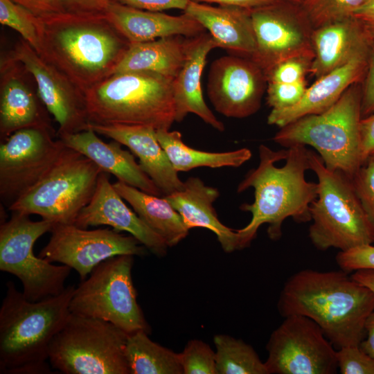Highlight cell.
I'll return each mask as SVG.
<instances>
[{
    "label": "cell",
    "instance_id": "1",
    "mask_svg": "<svg viewBox=\"0 0 374 374\" xmlns=\"http://www.w3.org/2000/svg\"><path fill=\"white\" fill-rule=\"evenodd\" d=\"M37 53L82 93L110 77L130 43L105 13L37 17Z\"/></svg>",
    "mask_w": 374,
    "mask_h": 374
},
{
    "label": "cell",
    "instance_id": "2",
    "mask_svg": "<svg viewBox=\"0 0 374 374\" xmlns=\"http://www.w3.org/2000/svg\"><path fill=\"white\" fill-rule=\"evenodd\" d=\"M258 152V166L247 173L237 188L239 193L249 188L254 190V201L240 207L251 213L249 223L237 230L240 249L249 246L263 224H268L269 238L276 240L282 236L286 218L297 222L310 221V205L318 196V184L305 179L310 169L305 145L274 151L261 144Z\"/></svg>",
    "mask_w": 374,
    "mask_h": 374
},
{
    "label": "cell",
    "instance_id": "3",
    "mask_svg": "<svg viewBox=\"0 0 374 374\" xmlns=\"http://www.w3.org/2000/svg\"><path fill=\"white\" fill-rule=\"evenodd\" d=\"M277 308L283 318L298 314L312 319L337 349L364 339L374 292L341 269H306L285 283Z\"/></svg>",
    "mask_w": 374,
    "mask_h": 374
},
{
    "label": "cell",
    "instance_id": "4",
    "mask_svg": "<svg viewBox=\"0 0 374 374\" xmlns=\"http://www.w3.org/2000/svg\"><path fill=\"white\" fill-rule=\"evenodd\" d=\"M0 308V373H52L46 361L51 341L71 312L75 287L69 285L60 294L33 302L12 281Z\"/></svg>",
    "mask_w": 374,
    "mask_h": 374
},
{
    "label": "cell",
    "instance_id": "5",
    "mask_svg": "<svg viewBox=\"0 0 374 374\" xmlns=\"http://www.w3.org/2000/svg\"><path fill=\"white\" fill-rule=\"evenodd\" d=\"M172 82L151 72L113 74L83 93L89 124L170 130L175 122Z\"/></svg>",
    "mask_w": 374,
    "mask_h": 374
},
{
    "label": "cell",
    "instance_id": "6",
    "mask_svg": "<svg viewBox=\"0 0 374 374\" xmlns=\"http://www.w3.org/2000/svg\"><path fill=\"white\" fill-rule=\"evenodd\" d=\"M361 106L362 88L356 83L325 112L303 116L280 127L273 140L286 148L310 145L328 169L340 171L352 179L363 164Z\"/></svg>",
    "mask_w": 374,
    "mask_h": 374
},
{
    "label": "cell",
    "instance_id": "7",
    "mask_svg": "<svg viewBox=\"0 0 374 374\" xmlns=\"http://www.w3.org/2000/svg\"><path fill=\"white\" fill-rule=\"evenodd\" d=\"M310 170L318 179V196L310 205L312 222L309 238L319 250L346 251L374 244V226L355 193L352 180L343 172L328 169L322 159L309 150Z\"/></svg>",
    "mask_w": 374,
    "mask_h": 374
},
{
    "label": "cell",
    "instance_id": "8",
    "mask_svg": "<svg viewBox=\"0 0 374 374\" xmlns=\"http://www.w3.org/2000/svg\"><path fill=\"white\" fill-rule=\"evenodd\" d=\"M128 335L109 321L71 313L51 343L48 360L65 374H130Z\"/></svg>",
    "mask_w": 374,
    "mask_h": 374
},
{
    "label": "cell",
    "instance_id": "9",
    "mask_svg": "<svg viewBox=\"0 0 374 374\" xmlns=\"http://www.w3.org/2000/svg\"><path fill=\"white\" fill-rule=\"evenodd\" d=\"M103 172L91 159L64 145L51 168L8 210L36 214L55 224H73L91 199Z\"/></svg>",
    "mask_w": 374,
    "mask_h": 374
},
{
    "label": "cell",
    "instance_id": "10",
    "mask_svg": "<svg viewBox=\"0 0 374 374\" xmlns=\"http://www.w3.org/2000/svg\"><path fill=\"white\" fill-rule=\"evenodd\" d=\"M133 256H117L98 265L75 289L71 313L109 321L129 335L150 334L132 281Z\"/></svg>",
    "mask_w": 374,
    "mask_h": 374
},
{
    "label": "cell",
    "instance_id": "11",
    "mask_svg": "<svg viewBox=\"0 0 374 374\" xmlns=\"http://www.w3.org/2000/svg\"><path fill=\"white\" fill-rule=\"evenodd\" d=\"M56 224L42 219L33 221L27 214L12 212L1 222L0 270L18 278L26 299L35 302L60 294L72 268L56 266L33 252L36 240Z\"/></svg>",
    "mask_w": 374,
    "mask_h": 374
},
{
    "label": "cell",
    "instance_id": "12",
    "mask_svg": "<svg viewBox=\"0 0 374 374\" xmlns=\"http://www.w3.org/2000/svg\"><path fill=\"white\" fill-rule=\"evenodd\" d=\"M265 362L269 374H334L336 348L312 319L293 314L272 332Z\"/></svg>",
    "mask_w": 374,
    "mask_h": 374
},
{
    "label": "cell",
    "instance_id": "13",
    "mask_svg": "<svg viewBox=\"0 0 374 374\" xmlns=\"http://www.w3.org/2000/svg\"><path fill=\"white\" fill-rule=\"evenodd\" d=\"M54 131L30 127L12 133L0 145V197L8 208L32 188L64 148Z\"/></svg>",
    "mask_w": 374,
    "mask_h": 374
},
{
    "label": "cell",
    "instance_id": "14",
    "mask_svg": "<svg viewBox=\"0 0 374 374\" xmlns=\"http://www.w3.org/2000/svg\"><path fill=\"white\" fill-rule=\"evenodd\" d=\"M47 244L38 256L75 269L80 280L86 279L100 262L114 256H143L147 249L134 236L108 228L87 230L73 224H56Z\"/></svg>",
    "mask_w": 374,
    "mask_h": 374
},
{
    "label": "cell",
    "instance_id": "15",
    "mask_svg": "<svg viewBox=\"0 0 374 374\" xmlns=\"http://www.w3.org/2000/svg\"><path fill=\"white\" fill-rule=\"evenodd\" d=\"M256 48L249 57L264 73L287 58L314 55L313 28L301 5L276 1L251 10Z\"/></svg>",
    "mask_w": 374,
    "mask_h": 374
},
{
    "label": "cell",
    "instance_id": "16",
    "mask_svg": "<svg viewBox=\"0 0 374 374\" xmlns=\"http://www.w3.org/2000/svg\"><path fill=\"white\" fill-rule=\"evenodd\" d=\"M34 78L38 96L59 125L57 136L89 129L84 93L23 38L10 57Z\"/></svg>",
    "mask_w": 374,
    "mask_h": 374
},
{
    "label": "cell",
    "instance_id": "17",
    "mask_svg": "<svg viewBox=\"0 0 374 374\" xmlns=\"http://www.w3.org/2000/svg\"><path fill=\"white\" fill-rule=\"evenodd\" d=\"M266 88L264 71L249 57L222 56L211 65L207 94L215 109L226 117L256 114Z\"/></svg>",
    "mask_w": 374,
    "mask_h": 374
},
{
    "label": "cell",
    "instance_id": "18",
    "mask_svg": "<svg viewBox=\"0 0 374 374\" xmlns=\"http://www.w3.org/2000/svg\"><path fill=\"white\" fill-rule=\"evenodd\" d=\"M107 174L100 173L91 199L81 210L73 224L82 229L107 225L118 232H127L154 255L164 256L169 247L166 241L127 206Z\"/></svg>",
    "mask_w": 374,
    "mask_h": 374
},
{
    "label": "cell",
    "instance_id": "19",
    "mask_svg": "<svg viewBox=\"0 0 374 374\" xmlns=\"http://www.w3.org/2000/svg\"><path fill=\"white\" fill-rule=\"evenodd\" d=\"M370 46L361 49L346 64L316 79L294 106L271 110L267 123L280 128L303 116L320 114L330 108L350 86L364 78Z\"/></svg>",
    "mask_w": 374,
    "mask_h": 374
},
{
    "label": "cell",
    "instance_id": "20",
    "mask_svg": "<svg viewBox=\"0 0 374 374\" xmlns=\"http://www.w3.org/2000/svg\"><path fill=\"white\" fill-rule=\"evenodd\" d=\"M89 128L127 147L139 159L143 170L167 196L184 188L166 152L158 141L157 130L144 125L89 124Z\"/></svg>",
    "mask_w": 374,
    "mask_h": 374
},
{
    "label": "cell",
    "instance_id": "21",
    "mask_svg": "<svg viewBox=\"0 0 374 374\" xmlns=\"http://www.w3.org/2000/svg\"><path fill=\"white\" fill-rule=\"evenodd\" d=\"M218 46L208 33L187 37L186 57L181 69L173 79L175 121L181 122L190 113L199 116L214 129H225L206 105L201 87L202 75L209 53Z\"/></svg>",
    "mask_w": 374,
    "mask_h": 374
},
{
    "label": "cell",
    "instance_id": "22",
    "mask_svg": "<svg viewBox=\"0 0 374 374\" xmlns=\"http://www.w3.org/2000/svg\"><path fill=\"white\" fill-rule=\"evenodd\" d=\"M58 139L68 148L82 154L103 172L115 176L118 181L157 196L162 193L136 163L134 154L121 148L114 140L103 141L91 128L76 133L66 134Z\"/></svg>",
    "mask_w": 374,
    "mask_h": 374
},
{
    "label": "cell",
    "instance_id": "23",
    "mask_svg": "<svg viewBox=\"0 0 374 374\" xmlns=\"http://www.w3.org/2000/svg\"><path fill=\"white\" fill-rule=\"evenodd\" d=\"M105 15L130 43L144 42L170 36L191 37L205 32L195 19L184 12L170 15L128 6L113 1Z\"/></svg>",
    "mask_w": 374,
    "mask_h": 374
},
{
    "label": "cell",
    "instance_id": "24",
    "mask_svg": "<svg viewBox=\"0 0 374 374\" xmlns=\"http://www.w3.org/2000/svg\"><path fill=\"white\" fill-rule=\"evenodd\" d=\"M184 12L198 21L222 48L250 57L256 48L251 10L190 1Z\"/></svg>",
    "mask_w": 374,
    "mask_h": 374
},
{
    "label": "cell",
    "instance_id": "25",
    "mask_svg": "<svg viewBox=\"0 0 374 374\" xmlns=\"http://www.w3.org/2000/svg\"><path fill=\"white\" fill-rule=\"evenodd\" d=\"M16 64L10 57L1 63V142L12 133L25 128H47L53 131L48 115L35 93L17 75Z\"/></svg>",
    "mask_w": 374,
    "mask_h": 374
},
{
    "label": "cell",
    "instance_id": "26",
    "mask_svg": "<svg viewBox=\"0 0 374 374\" xmlns=\"http://www.w3.org/2000/svg\"><path fill=\"white\" fill-rule=\"evenodd\" d=\"M184 183L182 190L164 197L180 214L186 227L189 230L195 227L209 229L226 253L239 250L237 231L220 222L213 206L220 195L218 190L196 177H189Z\"/></svg>",
    "mask_w": 374,
    "mask_h": 374
},
{
    "label": "cell",
    "instance_id": "27",
    "mask_svg": "<svg viewBox=\"0 0 374 374\" xmlns=\"http://www.w3.org/2000/svg\"><path fill=\"white\" fill-rule=\"evenodd\" d=\"M371 42L353 16L314 28L310 73L316 79L346 64Z\"/></svg>",
    "mask_w": 374,
    "mask_h": 374
},
{
    "label": "cell",
    "instance_id": "28",
    "mask_svg": "<svg viewBox=\"0 0 374 374\" xmlns=\"http://www.w3.org/2000/svg\"><path fill=\"white\" fill-rule=\"evenodd\" d=\"M186 46L182 36L130 43L114 73L145 71L174 79L183 66Z\"/></svg>",
    "mask_w": 374,
    "mask_h": 374
},
{
    "label": "cell",
    "instance_id": "29",
    "mask_svg": "<svg viewBox=\"0 0 374 374\" xmlns=\"http://www.w3.org/2000/svg\"><path fill=\"white\" fill-rule=\"evenodd\" d=\"M113 186L139 217L160 235L168 247L177 245L187 237L189 229L180 214L164 196L147 193L120 181Z\"/></svg>",
    "mask_w": 374,
    "mask_h": 374
},
{
    "label": "cell",
    "instance_id": "30",
    "mask_svg": "<svg viewBox=\"0 0 374 374\" xmlns=\"http://www.w3.org/2000/svg\"><path fill=\"white\" fill-rule=\"evenodd\" d=\"M157 136L177 172H187L199 167L238 168L251 157V150L246 148L224 152L195 150L184 143L178 131L159 130Z\"/></svg>",
    "mask_w": 374,
    "mask_h": 374
},
{
    "label": "cell",
    "instance_id": "31",
    "mask_svg": "<svg viewBox=\"0 0 374 374\" xmlns=\"http://www.w3.org/2000/svg\"><path fill=\"white\" fill-rule=\"evenodd\" d=\"M139 330L128 335L125 356L130 374H183L179 354L152 341Z\"/></svg>",
    "mask_w": 374,
    "mask_h": 374
},
{
    "label": "cell",
    "instance_id": "32",
    "mask_svg": "<svg viewBox=\"0 0 374 374\" xmlns=\"http://www.w3.org/2000/svg\"><path fill=\"white\" fill-rule=\"evenodd\" d=\"M213 343L217 374H269L265 363L242 339L218 334Z\"/></svg>",
    "mask_w": 374,
    "mask_h": 374
},
{
    "label": "cell",
    "instance_id": "33",
    "mask_svg": "<svg viewBox=\"0 0 374 374\" xmlns=\"http://www.w3.org/2000/svg\"><path fill=\"white\" fill-rule=\"evenodd\" d=\"M368 0H305L301 7L313 29L353 15Z\"/></svg>",
    "mask_w": 374,
    "mask_h": 374
},
{
    "label": "cell",
    "instance_id": "34",
    "mask_svg": "<svg viewBox=\"0 0 374 374\" xmlns=\"http://www.w3.org/2000/svg\"><path fill=\"white\" fill-rule=\"evenodd\" d=\"M0 23L17 31L35 51H38L37 16L11 0H0Z\"/></svg>",
    "mask_w": 374,
    "mask_h": 374
},
{
    "label": "cell",
    "instance_id": "35",
    "mask_svg": "<svg viewBox=\"0 0 374 374\" xmlns=\"http://www.w3.org/2000/svg\"><path fill=\"white\" fill-rule=\"evenodd\" d=\"M179 354L183 374H217L215 351L202 340L190 339Z\"/></svg>",
    "mask_w": 374,
    "mask_h": 374
},
{
    "label": "cell",
    "instance_id": "36",
    "mask_svg": "<svg viewBox=\"0 0 374 374\" xmlns=\"http://www.w3.org/2000/svg\"><path fill=\"white\" fill-rule=\"evenodd\" d=\"M314 58L312 55L294 56L284 60L268 71L265 75L267 82L292 83L305 79Z\"/></svg>",
    "mask_w": 374,
    "mask_h": 374
},
{
    "label": "cell",
    "instance_id": "37",
    "mask_svg": "<svg viewBox=\"0 0 374 374\" xmlns=\"http://www.w3.org/2000/svg\"><path fill=\"white\" fill-rule=\"evenodd\" d=\"M306 80L292 83H267V103L271 110H280L294 106L302 98Z\"/></svg>",
    "mask_w": 374,
    "mask_h": 374
},
{
    "label": "cell",
    "instance_id": "38",
    "mask_svg": "<svg viewBox=\"0 0 374 374\" xmlns=\"http://www.w3.org/2000/svg\"><path fill=\"white\" fill-rule=\"evenodd\" d=\"M351 180L362 206L374 226V156L365 161Z\"/></svg>",
    "mask_w": 374,
    "mask_h": 374
},
{
    "label": "cell",
    "instance_id": "39",
    "mask_svg": "<svg viewBox=\"0 0 374 374\" xmlns=\"http://www.w3.org/2000/svg\"><path fill=\"white\" fill-rule=\"evenodd\" d=\"M336 357L341 374H374V358L364 353L359 345L337 348Z\"/></svg>",
    "mask_w": 374,
    "mask_h": 374
},
{
    "label": "cell",
    "instance_id": "40",
    "mask_svg": "<svg viewBox=\"0 0 374 374\" xmlns=\"http://www.w3.org/2000/svg\"><path fill=\"white\" fill-rule=\"evenodd\" d=\"M335 259L340 269L346 273L362 269H374V244L339 251Z\"/></svg>",
    "mask_w": 374,
    "mask_h": 374
},
{
    "label": "cell",
    "instance_id": "41",
    "mask_svg": "<svg viewBox=\"0 0 374 374\" xmlns=\"http://www.w3.org/2000/svg\"><path fill=\"white\" fill-rule=\"evenodd\" d=\"M362 118L374 113V41L370 46L368 64L362 88Z\"/></svg>",
    "mask_w": 374,
    "mask_h": 374
},
{
    "label": "cell",
    "instance_id": "42",
    "mask_svg": "<svg viewBox=\"0 0 374 374\" xmlns=\"http://www.w3.org/2000/svg\"><path fill=\"white\" fill-rule=\"evenodd\" d=\"M139 9L162 12L170 9L184 10L190 0H114Z\"/></svg>",
    "mask_w": 374,
    "mask_h": 374
},
{
    "label": "cell",
    "instance_id": "43",
    "mask_svg": "<svg viewBox=\"0 0 374 374\" xmlns=\"http://www.w3.org/2000/svg\"><path fill=\"white\" fill-rule=\"evenodd\" d=\"M361 152L363 163L374 156V113L362 118L359 123Z\"/></svg>",
    "mask_w": 374,
    "mask_h": 374
},
{
    "label": "cell",
    "instance_id": "44",
    "mask_svg": "<svg viewBox=\"0 0 374 374\" xmlns=\"http://www.w3.org/2000/svg\"><path fill=\"white\" fill-rule=\"evenodd\" d=\"M114 0H62L65 11L76 13H105Z\"/></svg>",
    "mask_w": 374,
    "mask_h": 374
},
{
    "label": "cell",
    "instance_id": "45",
    "mask_svg": "<svg viewBox=\"0 0 374 374\" xmlns=\"http://www.w3.org/2000/svg\"><path fill=\"white\" fill-rule=\"evenodd\" d=\"M37 17L65 11L62 0H11Z\"/></svg>",
    "mask_w": 374,
    "mask_h": 374
},
{
    "label": "cell",
    "instance_id": "46",
    "mask_svg": "<svg viewBox=\"0 0 374 374\" xmlns=\"http://www.w3.org/2000/svg\"><path fill=\"white\" fill-rule=\"evenodd\" d=\"M352 16L359 22L368 39L374 41V0H368Z\"/></svg>",
    "mask_w": 374,
    "mask_h": 374
},
{
    "label": "cell",
    "instance_id": "47",
    "mask_svg": "<svg viewBox=\"0 0 374 374\" xmlns=\"http://www.w3.org/2000/svg\"><path fill=\"white\" fill-rule=\"evenodd\" d=\"M199 3H216L253 10L272 3L278 0H190Z\"/></svg>",
    "mask_w": 374,
    "mask_h": 374
},
{
    "label": "cell",
    "instance_id": "48",
    "mask_svg": "<svg viewBox=\"0 0 374 374\" xmlns=\"http://www.w3.org/2000/svg\"><path fill=\"white\" fill-rule=\"evenodd\" d=\"M364 328L366 336L359 346L364 353L374 358V310L368 317Z\"/></svg>",
    "mask_w": 374,
    "mask_h": 374
},
{
    "label": "cell",
    "instance_id": "49",
    "mask_svg": "<svg viewBox=\"0 0 374 374\" xmlns=\"http://www.w3.org/2000/svg\"><path fill=\"white\" fill-rule=\"evenodd\" d=\"M350 276L374 292V269H359L353 272Z\"/></svg>",
    "mask_w": 374,
    "mask_h": 374
},
{
    "label": "cell",
    "instance_id": "50",
    "mask_svg": "<svg viewBox=\"0 0 374 374\" xmlns=\"http://www.w3.org/2000/svg\"><path fill=\"white\" fill-rule=\"evenodd\" d=\"M278 1H287V2H290V3L299 4V5H302L303 3L305 0H278Z\"/></svg>",
    "mask_w": 374,
    "mask_h": 374
}]
</instances>
